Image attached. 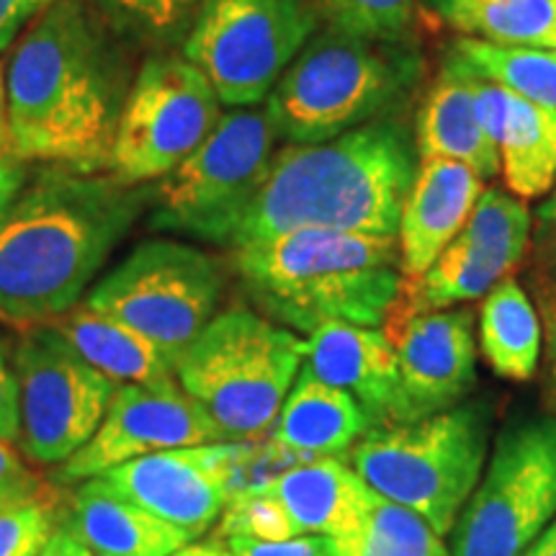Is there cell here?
Here are the masks:
<instances>
[{"mask_svg": "<svg viewBox=\"0 0 556 556\" xmlns=\"http://www.w3.org/2000/svg\"><path fill=\"white\" fill-rule=\"evenodd\" d=\"M340 31L368 39H402L417 0H312Z\"/></svg>", "mask_w": 556, "mask_h": 556, "instance_id": "cell-31", "label": "cell"}, {"mask_svg": "<svg viewBox=\"0 0 556 556\" xmlns=\"http://www.w3.org/2000/svg\"><path fill=\"white\" fill-rule=\"evenodd\" d=\"M546 312V338H548V374L554 381V400H556V299L548 296L544 302Z\"/></svg>", "mask_w": 556, "mask_h": 556, "instance_id": "cell-41", "label": "cell"}, {"mask_svg": "<svg viewBox=\"0 0 556 556\" xmlns=\"http://www.w3.org/2000/svg\"><path fill=\"white\" fill-rule=\"evenodd\" d=\"M482 191V178L456 160H422L417 165L397 232L402 276L409 281L426 276L458 229L467 225Z\"/></svg>", "mask_w": 556, "mask_h": 556, "instance_id": "cell-18", "label": "cell"}, {"mask_svg": "<svg viewBox=\"0 0 556 556\" xmlns=\"http://www.w3.org/2000/svg\"><path fill=\"white\" fill-rule=\"evenodd\" d=\"M417 157L409 129L392 116L328 142L287 144L270 157L229 248L309 227L397 238Z\"/></svg>", "mask_w": 556, "mask_h": 556, "instance_id": "cell-3", "label": "cell"}, {"mask_svg": "<svg viewBox=\"0 0 556 556\" xmlns=\"http://www.w3.org/2000/svg\"><path fill=\"white\" fill-rule=\"evenodd\" d=\"M443 11L479 41L556 50V0H443Z\"/></svg>", "mask_w": 556, "mask_h": 556, "instance_id": "cell-27", "label": "cell"}, {"mask_svg": "<svg viewBox=\"0 0 556 556\" xmlns=\"http://www.w3.org/2000/svg\"><path fill=\"white\" fill-rule=\"evenodd\" d=\"M479 340L486 364L507 381H528L541 358V323L516 278H503L479 312Z\"/></svg>", "mask_w": 556, "mask_h": 556, "instance_id": "cell-26", "label": "cell"}, {"mask_svg": "<svg viewBox=\"0 0 556 556\" xmlns=\"http://www.w3.org/2000/svg\"><path fill=\"white\" fill-rule=\"evenodd\" d=\"M204 0H90L124 41L165 52L184 45Z\"/></svg>", "mask_w": 556, "mask_h": 556, "instance_id": "cell-30", "label": "cell"}, {"mask_svg": "<svg viewBox=\"0 0 556 556\" xmlns=\"http://www.w3.org/2000/svg\"><path fill=\"white\" fill-rule=\"evenodd\" d=\"M131 83L124 39L90 0H54L21 37L5 73L9 155L109 170Z\"/></svg>", "mask_w": 556, "mask_h": 556, "instance_id": "cell-1", "label": "cell"}, {"mask_svg": "<svg viewBox=\"0 0 556 556\" xmlns=\"http://www.w3.org/2000/svg\"><path fill=\"white\" fill-rule=\"evenodd\" d=\"M170 556H232V554H229V548L222 544L219 539H208V541H199V544L180 546L178 552H173Z\"/></svg>", "mask_w": 556, "mask_h": 556, "instance_id": "cell-42", "label": "cell"}, {"mask_svg": "<svg viewBox=\"0 0 556 556\" xmlns=\"http://www.w3.org/2000/svg\"><path fill=\"white\" fill-rule=\"evenodd\" d=\"M60 523L93 556H170L191 541L189 533L131 503L101 477L75 486L60 510Z\"/></svg>", "mask_w": 556, "mask_h": 556, "instance_id": "cell-21", "label": "cell"}, {"mask_svg": "<svg viewBox=\"0 0 556 556\" xmlns=\"http://www.w3.org/2000/svg\"><path fill=\"white\" fill-rule=\"evenodd\" d=\"M222 119L212 83L184 54L155 52L135 75L111 150L109 170L148 186L176 170Z\"/></svg>", "mask_w": 556, "mask_h": 556, "instance_id": "cell-13", "label": "cell"}, {"mask_svg": "<svg viewBox=\"0 0 556 556\" xmlns=\"http://www.w3.org/2000/svg\"><path fill=\"white\" fill-rule=\"evenodd\" d=\"M492 413L490 400H464L420 422L368 430L351 448L353 471L446 536L484 471Z\"/></svg>", "mask_w": 556, "mask_h": 556, "instance_id": "cell-7", "label": "cell"}, {"mask_svg": "<svg viewBox=\"0 0 556 556\" xmlns=\"http://www.w3.org/2000/svg\"><path fill=\"white\" fill-rule=\"evenodd\" d=\"M475 73V70H471ZM477 114L500 152L507 189L520 199H539L556 180V111L475 73Z\"/></svg>", "mask_w": 556, "mask_h": 556, "instance_id": "cell-19", "label": "cell"}, {"mask_svg": "<svg viewBox=\"0 0 556 556\" xmlns=\"http://www.w3.org/2000/svg\"><path fill=\"white\" fill-rule=\"evenodd\" d=\"M304 368L325 384L343 389L358 402L374 428H387L397 366L384 330L353 323H325L309 332Z\"/></svg>", "mask_w": 556, "mask_h": 556, "instance_id": "cell-20", "label": "cell"}, {"mask_svg": "<svg viewBox=\"0 0 556 556\" xmlns=\"http://www.w3.org/2000/svg\"><path fill=\"white\" fill-rule=\"evenodd\" d=\"M229 441L157 451L103 471L101 479L155 518L197 539L217 523L229 500Z\"/></svg>", "mask_w": 556, "mask_h": 556, "instance_id": "cell-17", "label": "cell"}, {"mask_svg": "<svg viewBox=\"0 0 556 556\" xmlns=\"http://www.w3.org/2000/svg\"><path fill=\"white\" fill-rule=\"evenodd\" d=\"M536 261L548 294L556 299V222H539Z\"/></svg>", "mask_w": 556, "mask_h": 556, "instance_id": "cell-37", "label": "cell"}, {"mask_svg": "<svg viewBox=\"0 0 556 556\" xmlns=\"http://www.w3.org/2000/svg\"><path fill=\"white\" fill-rule=\"evenodd\" d=\"M34 556H93V554H90L88 548L83 546L80 541L75 539L65 526L58 523V528H54V533L50 536V541H47V544L41 546Z\"/></svg>", "mask_w": 556, "mask_h": 556, "instance_id": "cell-40", "label": "cell"}, {"mask_svg": "<svg viewBox=\"0 0 556 556\" xmlns=\"http://www.w3.org/2000/svg\"><path fill=\"white\" fill-rule=\"evenodd\" d=\"M26 186V165L16 157H3L0 163V225L9 217L13 201Z\"/></svg>", "mask_w": 556, "mask_h": 556, "instance_id": "cell-38", "label": "cell"}, {"mask_svg": "<svg viewBox=\"0 0 556 556\" xmlns=\"http://www.w3.org/2000/svg\"><path fill=\"white\" fill-rule=\"evenodd\" d=\"M384 336L397 366L387 428L420 422L467 400L477 381L471 312L428 307L417 281L402 278L387 312Z\"/></svg>", "mask_w": 556, "mask_h": 556, "instance_id": "cell-14", "label": "cell"}, {"mask_svg": "<svg viewBox=\"0 0 556 556\" xmlns=\"http://www.w3.org/2000/svg\"><path fill=\"white\" fill-rule=\"evenodd\" d=\"M304 345L296 332L261 312H222L176 361L180 389L197 402L219 441H248L274 430Z\"/></svg>", "mask_w": 556, "mask_h": 556, "instance_id": "cell-6", "label": "cell"}, {"mask_svg": "<svg viewBox=\"0 0 556 556\" xmlns=\"http://www.w3.org/2000/svg\"><path fill=\"white\" fill-rule=\"evenodd\" d=\"M420 73L422 62L405 39H368L328 24L283 70L266 114L289 144L328 142L389 116Z\"/></svg>", "mask_w": 556, "mask_h": 556, "instance_id": "cell-5", "label": "cell"}, {"mask_svg": "<svg viewBox=\"0 0 556 556\" xmlns=\"http://www.w3.org/2000/svg\"><path fill=\"white\" fill-rule=\"evenodd\" d=\"M3 157H9V155H0V163H3Z\"/></svg>", "mask_w": 556, "mask_h": 556, "instance_id": "cell-47", "label": "cell"}, {"mask_svg": "<svg viewBox=\"0 0 556 556\" xmlns=\"http://www.w3.org/2000/svg\"><path fill=\"white\" fill-rule=\"evenodd\" d=\"M225 270L201 248L144 240L93 283L83 304L129 325L176 366L180 353L217 317Z\"/></svg>", "mask_w": 556, "mask_h": 556, "instance_id": "cell-10", "label": "cell"}, {"mask_svg": "<svg viewBox=\"0 0 556 556\" xmlns=\"http://www.w3.org/2000/svg\"><path fill=\"white\" fill-rule=\"evenodd\" d=\"M227 548L232 556H336L332 539L317 533H299L281 541L229 536Z\"/></svg>", "mask_w": 556, "mask_h": 556, "instance_id": "cell-35", "label": "cell"}, {"mask_svg": "<svg viewBox=\"0 0 556 556\" xmlns=\"http://www.w3.org/2000/svg\"><path fill=\"white\" fill-rule=\"evenodd\" d=\"M54 486H50L34 471L24 456L13 448V441L0 438V510L11 505L29 503L47 495H54Z\"/></svg>", "mask_w": 556, "mask_h": 556, "instance_id": "cell-34", "label": "cell"}, {"mask_svg": "<svg viewBox=\"0 0 556 556\" xmlns=\"http://www.w3.org/2000/svg\"><path fill=\"white\" fill-rule=\"evenodd\" d=\"M0 155H9V90H5L3 65H0Z\"/></svg>", "mask_w": 556, "mask_h": 556, "instance_id": "cell-43", "label": "cell"}, {"mask_svg": "<svg viewBox=\"0 0 556 556\" xmlns=\"http://www.w3.org/2000/svg\"><path fill=\"white\" fill-rule=\"evenodd\" d=\"M11 371L21 454L39 467H60L99 430L116 384L50 325L21 336Z\"/></svg>", "mask_w": 556, "mask_h": 556, "instance_id": "cell-12", "label": "cell"}, {"mask_svg": "<svg viewBox=\"0 0 556 556\" xmlns=\"http://www.w3.org/2000/svg\"><path fill=\"white\" fill-rule=\"evenodd\" d=\"M0 438L16 441L18 438V405H16V381L0 343Z\"/></svg>", "mask_w": 556, "mask_h": 556, "instance_id": "cell-36", "label": "cell"}, {"mask_svg": "<svg viewBox=\"0 0 556 556\" xmlns=\"http://www.w3.org/2000/svg\"><path fill=\"white\" fill-rule=\"evenodd\" d=\"M34 13L37 11L26 0H0V54L9 50L16 34L24 29V24Z\"/></svg>", "mask_w": 556, "mask_h": 556, "instance_id": "cell-39", "label": "cell"}, {"mask_svg": "<svg viewBox=\"0 0 556 556\" xmlns=\"http://www.w3.org/2000/svg\"><path fill=\"white\" fill-rule=\"evenodd\" d=\"M536 222H556V189L552 191V197L539 206Z\"/></svg>", "mask_w": 556, "mask_h": 556, "instance_id": "cell-45", "label": "cell"}, {"mask_svg": "<svg viewBox=\"0 0 556 556\" xmlns=\"http://www.w3.org/2000/svg\"><path fill=\"white\" fill-rule=\"evenodd\" d=\"M371 430L356 400L299 368L274 426V443L296 456H340Z\"/></svg>", "mask_w": 556, "mask_h": 556, "instance_id": "cell-24", "label": "cell"}, {"mask_svg": "<svg viewBox=\"0 0 556 556\" xmlns=\"http://www.w3.org/2000/svg\"><path fill=\"white\" fill-rule=\"evenodd\" d=\"M263 490L294 518L299 533L343 539L358 531L374 492L336 456L312 458L281 471Z\"/></svg>", "mask_w": 556, "mask_h": 556, "instance_id": "cell-23", "label": "cell"}, {"mask_svg": "<svg viewBox=\"0 0 556 556\" xmlns=\"http://www.w3.org/2000/svg\"><path fill=\"white\" fill-rule=\"evenodd\" d=\"M148 204L150 184L41 168L0 225V319L29 330L78 307Z\"/></svg>", "mask_w": 556, "mask_h": 556, "instance_id": "cell-2", "label": "cell"}, {"mask_svg": "<svg viewBox=\"0 0 556 556\" xmlns=\"http://www.w3.org/2000/svg\"><path fill=\"white\" fill-rule=\"evenodd\" d=\"M531 245V212L503 191H482L467 225L417 278L420 299L433 309L490 294Z\"/></svg>", "mask_w": 556, "mask_h": 556, "instance_id": "cell-16", "label": "cell"}, {"mask_svg": "<svg viewBox=\"0 0 556 556\" xmlns=\"http://www.w3.org/2000/svg\"><path fill=\"white\" fill-rule=\"evenodd\" d=\"M217 536L281 541L299 536V528L287 507L278 503L270 492L258 490L227 500L225 513L219 516Z\"/></svg>", "mask_w": 556, "mask_h": 556, "instance_id": "cell-32", "label": "cell"}, {"mask_svg": "<svg viewBox=\"0 0 556 556\" xmlns=\"http://www.w3.org/2000/svg\"><path fill=\"white\" fill-rule=\"evenodd\" d=\"M556 518V417H513L451 528V556H523Z\"/></svg>", "mask_w": 556, "mask_h": 556, "instance_id": "cell-9", "label": "cell"}, {"mask_svg": "<svg viewBox=\"0 0 556 556\" xmlns=\"http://www.w3.org/2000/svg\"><path fill=\"white\" fill-rule=\"evenodd\" d=\"M336 556H451L443 536L405 505L374 492L364 523L351 536L332 539Z\"/></svg>", "mask_w": 556, "mask_h": 556, "instance_id": "cell-28", "label": "cell"}, {"mask_svg": "<svg viewBox=\"0 0 556 556\" xmlns=\"http://www.w3.org/2000/svg\"><path fill=\"white\" fill-rule=\"evenodd\" d=\"M523 556H556V518L546 526V531L526 548Z\"/></svg>", "mask_w": 556, "mask_h": 556, "instance_id": "cell-44", "label": "cell"}, {"mask_svg": "<svg viewBox=\"0 0 556 556\" xmlns=\"http://www.w3.org/2000/svg\"><path fill=\"white\" fill-rule=\"evenodd\" d=\"M26 3H29L34 11H41V9H47V5H52L54 0H26Z\"/></svg>", "mask_w": 556, "mask_h": 556, "instance_id": "cell-46", "label": "cell"}, {"mask_svg": "<svg viewBox=\"0 0 556 556\" xmlns=\"http://www.w3.org/2000/svg\"><path fill=\"white\" fill-rule=\"evenodd\" d=\"M415 144L420 160H456L482 180L500 173V152L477 114L475 73L454 50L417 116Z\"/></svg>", "mask_w": 556, "mask_h": 556, "instance_id": "cell-22", "label": "cell"}, {"mask_svg": "<svg viewBox=\"0 0 556 556\" xmlns=\"http://www.w3.org/2000/svg\"><path fill=\"white\" fill-rule=\"evenodd\" d=\"M232 268L263 315L299 332L381 328L405 278L397 238L315 227L232 248Z\"/></svg>", "mask_w": 556, "mask_h": 556, "instance_id": "cell-4", "label": "cell"}, {"mask_svg": "<svg viewBox=\"0 0 556 556\" xmlns=\"http://www.w3.org/2000/svg\"><path fill=\"white\" fill-rule=\"evenodd\" d=\"M60 523V500L54 495L29 500L0 510V556H34L50 541Z\"/></svg>", "mask_w": 556, "mask_h": 556, "instance_id": "cell-33", "label": "cell"}, {"mask_svg": "<svg viewBox=\"0 0 556 556\" xmlns=\"http://www.w3.org/2000/svg\"><path fill=\"white\" fill-rule=\"evenodd\" d=\"M317 31L312 0H204L184 58L204 73L225 106L253 109Z\"/></svg>", "mask_w": 556, "mask_h": 556, "instance_id": "cell-11", "label": "cell"}, {"mask_svg": "<svg viewBox=\"0 0 556 556\" xmlns=\"http://www.w3.org/2000/svg\"><path fill=\"white\" fill-rule=\"evenodd\" d=\"M454 52L484 80L497 83L536 106L556 111V50L500 47L479 39H458Z\"/></svg>", "mask_w": 556, "mask_h": 556, "instance_id": "cell-29", "label": "cell"}, {"mask_svg": "<svg viewBox=\"0 0 556 556\" xmlns=\"http://www.w3.org/2000/svg\"><path fill=\"white\" fill-rule=\"evenodd\" d=\"M276 139L266 109L222 114L193 155L150 184V227L232 245L242 217L268 176Z\"/></svg>", "mask_w": 556, "mask_h": 556, "instance_id": "cell-8", "label": "cell"}, {"mask_svg": "<svg viewBox=\"0 0 556 556\" xmlns=\"http://www.w3.org/2000/svg\"><path fill=\"white\" fill-rule=\"evenodd\" d=\"M47 325L114 384L157 387L176 381V366L155 343L88 304L80 302Z\"/></svg>", "mask_w": 556, "mask_h": 556, "instance_id": "cell-25", "label": "cell"}, {"mask_svg": "<svg viewBox=\"0 0 556 556\" xmlns=\"http://www.w3.org/2000/svg\"><path fill=\"white\" fill-rule=\"evenodd\" d=\"M217 430L176 381L116 384L99 430L54 471V484H80L131 458L217 443Z\"/></svg>", "mask_w": 556, "mask_h": 556, "instance_id": "cell-15", "label": "cell"}]
</instances>
